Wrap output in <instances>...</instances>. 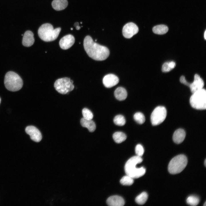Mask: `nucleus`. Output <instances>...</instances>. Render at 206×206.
Wrapping results in <instances>:
<instances>
[{
    "instance_id": "f257e3e1",
    "label": "nucleus",
    "mask_w": 206,
    "mask_h": 206,
    "mask_svg": "<svg viewBox=\"0 0 206 206\" xmlns=\"http://www.w3.org/2000/svg\"><path fill=\"white\" fill-rule=\"evenodd\" d=\"M83 43L84 49L87 54L94 60H104L109 56L110 52L108 48L94 42L89 35L86 36L85 37Z\"/></svg>"
},
{
    "instance_id": "f03ea898",
    "label": "nucleus",
    "mask_w": 206,
    "mask_h": 206,
    "mask_svg": "<svg viewBox=\"0 0 206 206\" xmlns=\"http://www.w3.org/2000/svg\"><path fill=\"white\" fill-rule=\"evenodd\" d=\"M142 161L141 157L137 156H134L129 159L126 163L124 170L127 175L134 178H138L145 173L146 169L143 167L136 168V165Z\"/></svg>"
},
{
    "instance_id": "7ed1b4c3",
    "label": "nucleus",
    "mask_w": 206,
    "mask_h": 206,
    "mask_svg": "<svg viewBox=\"0 0 206 206\" xmlns=\"http://www.w3.org/2000/svg\"><path fill=\"white\" fill-rule=\"evenodd\" d=\"M61 29L60 27L54 29L51 24L44 23L39 27L38 31V35L40 39L44 41H52L57 38Z\"/></svg>"
},
{
    "instance_id": "20e7f679",
    "label": "nucleus",
    "mask_w": 206,
    "mask_h": 206,
    "mask_svg": "<svg viewBox=\"0 0 206 206\" xmlns=\"http://www.w3.org/2000/svg\"><path fill=\"white\" fill-rule=\"evenodd\" d=\"M4 84L8 90L16 91L20 90L23 85L22 80L16 73L10 71L6 74L4 79Z\"/></svg>"
},
{
    "instance_id": "39448f33",
    "label": "nucleus",
    "mask_w": 206,
    "mask_h": 206,
    "mask_svg": "<svg viewBox=\"0 0 206 206\" xmlns=\"http://www.w3.org/2000/svg\"><path fill=\"white\" fill-rule=\"evenodd\" d=\"M187 159L183 154H180L173 158L170 161L168 170L171 174H175L180 173L186 166Z\"/></svg>"
},
{
    "instance_id": "423d86ee",
    "label": "nucleus",
    "mask_w": 206,
    "mask_h": 206,
    "mask_svg": "<svg viewBox=\"0 0 206 206\" xmlns=\"http://www.w3.org/2000/svg\"><path fill=\"white\" fill-rule=\"evenodd\" d=\"M191 106L198 110L205 109L206 108V91L203 88L193 93L190 99Z\"/></svg>"
},
{
    "instance_id": "0eeeda50",
    "label": "nucleus",
    "mask_w": 206,
    "mask_h": 206,
    "mask_svg": "<svg viewBox=\"0 0 206 206\" xmlns=\"http://www.w3.org/2000/svg\"><path fill=\"white\" fill-rule=\"evenodd\" d=\"M73 81L70 78L65 77L57 79L54 84L56 90L62 94H66L72 90L74 86Z\"/></svg>"
},
{
    "instance_id": "6e6552de",
    "label": "nucleus",
    "mask_w": 206,
    "mask_h": 206,
    "mask_svg": "<svg viewBox=\"0 0 206 206\" xmlns=\"http://www.w3.org/2000/svg\"><path fill=\"white\" fill-rule=\"evenodd\" d=\"M167 116V110L163 106L156 107L152 111L150 116V120L153 126L157 125L162 123Z\"/></svg>"
},
{
    "instance_id": "1a4fd4ad",
    "label": "nucleus",
    "mask_w": 206,
    "mask_h": 206,
    "mask_svg": "<svg viewBox=\"0 0 206 206\" xmlns=\"http://www.w3.org/2000/svg\"><path fill=\"white\" fill-rule=\"evenodd\" d=\"M138 28L137 25L132 22L128 23L123 27L122 32L123 36L126 38H130L138 33Z\"/></svg>"
},
{
    "instance_id": "9d476101",
    "label": "nucleus",
    "mask_w": 206,
    "mask_h": 206,
    "mask_svg": "<svg viewBox=\"0 0 206 206\" xmlns=\"http://www.w3.org/2000/svg\"><path fill=\"white\" fill-rule=\"evenodd\" d=\"M25 130L33 140L38 142L41 140L42 137L41 132L35 126H27L26 127Z\"/></svg>"
},
{
    "instance_id": "9b49d317",
    "label": "nucleus",
    "mask_w": 206,
    "mask_h": 206,
    "mask_svg": "<svg viewBox=\"0 0 206 206\" xmlns=\"http://www.w3.org/2000/svg\"><path fill=\"white\" fill-rule=\"evenodd\" d=\"M75 41L74 36L71 34L66 35L62 37L59 41V45L61 48L67 49L74 44Z\"/></svg>"
},
{
    "instance_id": "f8f14e48",
    "label": "nucleus",
    "mask_w": 206,
    "mask_h": 206,
    "mask_svg": "<svg viewBox=\"0 0 206 206\" xmlns=\"http://www.w3.org/2000/svg\"><path fill=\"white\" fill-rule=\"evenodd\" d=\"M118 78L113 74H109L105 76L103 79V83L104 86L107 88H111L119 82Z\"/></svg>"
},
{
    "instance_id": "ddd939ff",
    "label": "nucleus",
    "mask_w": 206,
    "mask_h": 206,
    "mask_svg": "<svg viewBox=\"0 0 206 206\" xmlns=\"http://www.w3.org/2000/svg\"><path fill=\"white\" fill-rule=\"evenodd\" d=\"M204 86V82L202 79L198 74H195L194 81L190 83L189 87L191 92L193 93L203 88Z\"/></svg>"
},
{
    "instance_id": "4468645a",
    "label": "nucleus",
    "mask_w": 206,
    "mask_h": 206,
    "mask_svg": "<svg viewBox=\"0 0 206 206\" xmlns=\"http://www.w3.org/2000/svg\"><path fill=\"white\" fill-rule=\"evenodd\" d=\"M107 205L110 206H122L125 204L124 199L118 195H114L109 197L107 200Z\"/></svg>"
},
{
    "instance_id": "2eb2a0df",
    "label": "nucleus",
    "mask_w": 206,
    "mask_h": 206,
    "mask_svg": "<svg viewBox=\"0 0 206 206\" xmlns=\"http://www.w3.org/2000/svg\"><path fill=\"white\" fill-rule=\"evenodd\" d=\"M33 32L30 31H26L24 33L22 39V44L25 46L29 47L32 45L35 39Z\"/></svg>"
},
{
    "instance_id": "dca6fc26",
    "label": "nucleus",
    "mask_w": 206,
    "mask_h": 206,
    "mask_svg": "<svg viewBox=\"0 0 206 206\" xmlns=\"http://www.w3.org/2000/svg\"><path fill=\"white\" fill-rule=\"evenodd\" d=\"M186 136L185 130L182 129H179L174 132L173 139L174 142L177 144H180L184 140Z\"/></svg>"
},
{
    "instance_id": "f3484780",
    "label": "nucleus",
    "mask_w": 206,
    "mask_h": 206,
    "mask_svg": "<svg viewBox=\"0 0 206 206\" xmlns=\"http://www.w3.org/2000/svg\"><path fill=\"white\" fill-rule=\"evenodd\" d=\"M68 4L67 0H54L52 3V7L56 11H61L65 9Z\"/></svg>"
},
{
    "instance_id": "a211bd4d",
    "label": "nucleus",
    "mask_w": 206,
    "mask_h": 206,
    "mask_svg": "<svg viewBox=\"0 0 206 206\" xmlns=\"http://www.w3.org/2000/svg\"><path fill=\"white\" fill-rule=\"evenodd\" d=\"M80 123L82 126L87 128L90 132H93L96 129V124L92 120H86L83 118L80 120Z\"/></svg>"
},
{
    "instance_id": "6ab92c4d",
    "label": "nucleus",
    "mask_w": 206,
    "mask_h": 206,
    "mask_svg": "<svg viewBox=\"0 0 206 206\" xmlns=\"http://www.w3.org/2000/svg\"><path fill=\"white\" fill-rule=\"evenodd\" d=\"M114 95L115 98L118 100L121 101L125 99L127 96L126 89L122 87H118L115 90Z\"/></svg>"
},
{
    "instance_id": "aec40b11",
    "label": "nucleus",
    "mask_w": 206,
    "mask_h": 206,
    "mask_svg": "<svg viewBox=\"0 0 206 206\" xmlns=\"http://www.w3.org/2000/svg\"><path fill=\"white\" fill-rule=\"evenodd\" d=\"M168 31V28L164 25H158L154 26L152 28L153 32L155 33L162 35L167 33Z\"/></svg>"
},
{
    "instance_id": "412c9836",
    "label": "nucleus",
    "mask_w": 206,
    "mask_h": 206,
    "mask_svg": "<svg viewBox=\"0 0 206 206\" xmlns=\"http://www.w3.org/2000/svg\"><path fill=\"white\" fill-rule=\"evenodd\" d=\"M113 138L117 143H120L124 141L126 138L125 134L121 132H117L113 135Z\"/></svg>"
},
{
    "instance_id": "4be33fe9",
    "label": "nucleus",
    "mask_w": 206,
    "mask_h": 206,
    "mask_svg": "<svg viewBox=\"0 0 206 206\" xmlns=\"http://www.w3.org/2000/svg\"><path fill=\"white\" fill-rule=\"evenodd\" d=\"M148 197L147 193L146 192H143L136 197L135 201L139 205H143L146 202Z\"/></svg>"
},
{
    "instance_id": "5701e85b",
    "label": "nucleus",
    "mask_w": 206,
    "mask_h": 206,
    "mask_svg": "<svg viewBox=\"0 0 206 206\" xmlns=\"http://www.w3.org/2000/svg\"><path fill=\"white\" fill-rule=\"evenodd\" d=\"M175 66L176 64L173 61L166 62L162 66V71L164 72H169L173 69Z\"/></svg>"
},
{
    "instance_id": "b1692460",
    "label": "nucleus",
    "mask_w": 206,
    "mask_h": 206,
    "mask_svg": "<svg viewBox=\"0 0 206 206\" xmlns=\"http://www.w3.org/2000/svg\"><path fill=\"white\" fill-rule=\"evenodd\" d=\"M113 121L115 124L119 126H123L126 123L125 118L121 115L116 116L114 118Z\"/></svg>"
},
{
    "instance_id": "393cba45",
    "label": "nucleus",
    "mask_w": 206,
    "mask_h": 206,
    "mask_svg": "<svg viewBox=\"0 0 206 206\" xmlns=\"http://www.w3.org/2000/svg\"><path fill=\"white\" fill-rule=\"evenodd\" d=\"M120 182L123 185H130L133 183L134 180L132 178L126 175L122 178L120 181Z\"/></svg>"
},
{
    "instance_id": "a878e982",
    "label": "nucleus",
    "mask_w": 206,
    "mask_h": 206,
    "mask_svg": "<svg viewBox=\"0 0 206 206\" xmlns=\"http://www.w3.org/2000/svg\"><path fill=\"white\" fill-rule=\"evenodd\" d=\"M133 117L135 120L139 124H142L145 121V116L141 112H138L135 113Z\"/></svg>"
},
{
    "instance_id": "bb28decb",
    "label": "nucleus",
    "mask_w": 206,
    "mask_h": 206,
    "mask_svg": "<svg viewBox=\"0 0 206 206\" xmlns=\"http://www.w3.org/2000/svg\"><path fill=\"white\" fill-rule=\"evenodd\" d=\"M186 201L188 204L191 206H196L199 203V199L197 197L191 195L189 196L187 199Z\"/></svg>"
},
{
    "instance_id": "cd10ccee",
    "label": "nucleus",
    "mask_w": 206,
    "mask_h": 206,
    "mask_svg": "<svg viewBox=\"0 0 206 206\" xmlns=\"http://www.w3.org/2000/svg\"><path fill=\"white\" fill-rule=\"evenodd\" d=\"M82 114L83 118L86 120H92L93 117V114L91 111L86 108L82 110Z\"/></svg>"
},
{
    "instance_id": "c85d7f7f",
    "label": "nucleus",
    "mask_w": 206,
    "mask_h": 206,
    "mask_svg": "<svg viewBox=\"0 0 206 206\" xmlns=\"http://www.w3.org/2000/svg\"><path fill=\"white\" fill-rule=\"evenodd\" d=\"M135 151L137 156L141 157L143 154L144 150L142 146L140 144L137 145L135 147Z\"/></svg>"
},
{
    "instance_id": "c756f323",
    "label": "nucleus",
    "mask_w": 206,
    "mask_h": 206,
    "mask_svg": "<svg viewBox=\"0 0 206 206\" xmlns=\"http://www.w3.org/2000/svg\"><path fill=\"white\" fill-rule=\"evenodd\" d=\"M180 82L185 85L189 86L190 83L188 82L185 79V77L184 76H182L180 78Z\"/></svg>"
},
{
    "instance_id": "7c9ffc66",
    "label": "nucleus",
    "mask_w": 206,
    "mask_h": 206,
    "mask_svg": "<svg viewBox=\"0 0 206 206\" xmlns=\"http://www.w3.org/2000/svg\"><path fill=\"white\" fill-rule=\"evenodd\" d=\"M76 29L77 30H79L80 28L81 27L78 25L76 27Z\"/></svg>"
},
{
    "instance_id": "2f4dec72",
    "label": "nucleus",
    "mask_w": 206,
    "mask_h": 206,
    "mask_svg": "<svg viewBox=\"0 0 206 206\" xmlns=\"http://www.w3.org/2000/svg\"><path fill=\"white\" fill-rule=\"evenodd\" d=\"M79 23L78 22H76L74 24V26L76 27V26L79 25Z\"/></svg>"
},
{
    "instance_id": "473e14b6",
    "label": "nucleus",
    "mask_w": 206,
    "mask_h": 206,
    "mask_svg": "<svg viewBox=\"0 0 206 206\" xmlns=\"http://www.w3.org/2000/svg\"><path fill=\"white\" fill-rule=\"evenodd\" d=\"M204 37L205 39H206V31L205 30L204 33Z\"/></svg>"
},
{
    "instance_id": "72a5a7b5",
    "label": "nucleus",
    "mask_w": 206,
    "mask_h": 206,
    "mask_svg": "<svg viewBox=\"0 0 206 206\" xmlns=\"http://www.w3.org/2000/svg\"><path fill=\"white\" fill-rule=\"evenodd\" d=\"M204 164H205V166H206V159H205V161Z\"/></svg>"
},
{
    "instance_id": "f704fd0d",
    "label": "nucleus",
    "mask_w": 206,
    "mask_h": 206,
    "mask_svg": "<svg viewBox=\"0 0 206 206\" xmlns=\"http://www.w3.org/2000/svg\"><path fill=\"white\" fill-rule=\"evenodd\" d=\"M203 205L204 206H206V202L205 203H204Z\"/></svg>"
},
{
    "instance_id": "c9c22d12",
    "label": "nucleus",
    "mask_w": 206,
    "mask_h": 206,
    "mask_svg": "<svg viewBox=\"0 0 206 206\" xmlns=\"http://www.w3.org/2000/svg\"><path fill=\"white\" fill-rule=\"evenodd\" d=\"M71 30H73V29L72 28H71Z\"/></svg>"
},
{
    "instance_id": "e433bc0d",
    "label": "nucleus",
    "mask_w": 206,
    "mask_h": 206,
    "mask_svg": "<svg viewBox=\"0 0 206 206\" xmlns=\"http://www.w3.org/2000/svg\"><path fill=\"white\" fill-rule=\"evenodd\" d=\"M1 98H0V102H1Z\"/></svg>"
}]
</instances>
